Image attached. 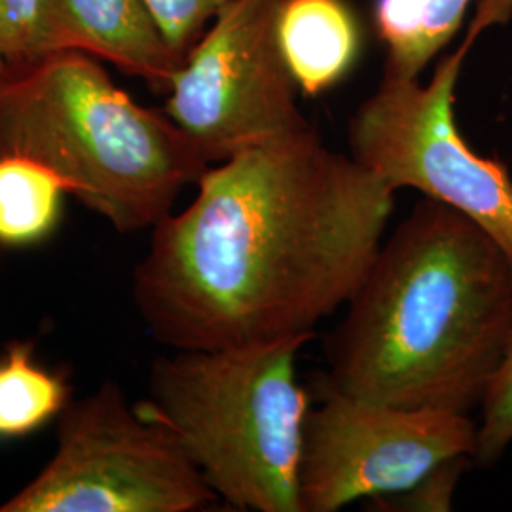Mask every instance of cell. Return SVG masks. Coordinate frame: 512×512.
<instances>
[{
  "label": "cell",
  "mask_w": 512,
  "mask_h": 512,
  "mask_svg": "<svg viewBox=\"0 0 512 512\" xmlns=\"http://www.w3.org/2000/svg\"><path fill=\"white\" fill-rule=\"evenodd\" d=\"M281 4H224L167 92L165 114L192 137L209 164L311 128L279 44Z\"/></svg>",
  "instance_id": "obj_7"
},
{
  "label": "cell",
  "mask_w": 512,
  "mask_h": 512,
  "mask_svg": "<svg viewBox=\"0 0 512 512\" xmlns=\"http://www.w3.org/2000/svg\"><path fill=\"white\" fill-rule=\"evenodd\" d=\"M304 420L298 469L302 512H336L357 499L401 494L437 463L475 456L469 414L374 403L317 385Z\"/></svg>",
  "instance_id": "obj_8"
},
{
  "label": "cell",
  "mask_w": 512,
  "mask_h": 512,
  "mask_svg": "<svg viewBox=\"0 0 512 512\" xmlns=\"http://www.w3.org/2000/svg\"><path fill=\"white\" fill-rule=\"evenodd\" d=\"M71 403L63 374L40 365L33 342L8 344L0 359V439L31 435Z\"/></svg>",
  "instance_id": "obj_13"
},
{
  "label": "cell",
  "mask_w": 512,
  "mask_h": 512,
  "mask_svg": "<svg viewBox=\"0 0 512 512\" xmlns=\"http://www.w3.org/2000/svg\"><path fill=\"white\" fill-rule=\"evenodd\" d=\"M69 52L92 55L167 93L184 65L164 37L147 0H52Z\"/></svg>",
  "instance_id": "obj_9"
},
{
  "label": "cell",
  "mask_w": 512,
  "mask_h": 512,
  "mask_svg": "<svg viewBox=\"0 0 512 512\" xmlns=\"http://www.w3.org/2000/svg\"><path fill=\"white\" fill-rule=\"evenodd\" d=\"M512 18V0H478L463 42L444 55L427 84L382 73L348 126L349 156L395 192L414 188L478 224L512 268V179L501 160L463 139L454 101L465 57L476 40Z\"/></svg>",
  "instance_id": "obj_5"
},
{
  "label": "cell",
  "mask_w": 512,
  "mask_h": 512,
  "mask_svg": "<svg viewBox=\"0 0 512 512\" xmlns=\"http://www.w3.org/2000/svg\"><path fill=\"white\" fill-rule=\"evenodd\" d=\"M4 154L50 167L120 234L152 230L211 165L179 124L133 101L82 52H57L0 76Z\"/></svg>",
  "instance_id": "obj_3"
},
{
  "label": "cell",
  "mask_w": 512,
  "mask_h": 512,
  "mask_svg": "<svg viewBox=\"0 0 512 512\" xmlns=\"http://www.w3.org/2000/svg\"><path fill=\"white\" fill-rule=\"evenodd\" d=\"M277 35L298 90L310 97L344 80L361 48L346 0H283Z\"/></svg>",
  "instance_id": "obj_10"
},
{
  "label": "cell",
  "mask_w": 512,
  "mask_h": 512,
  "mask_svg": "<svg viewBox=\"0 0 512 512\" xmlns=\"http://www.w3.org/2000/svg\"><path fill=\"white\" fill-rule=\"evenodd\" d=\"M475 465L473 456H452L437 463L429 473L401 494L378 495L370 503L374 511L448 512L452 511L459 480Z\"/></svg>",
  "instance_id": "obj_16"
},
{
  "label": "cell",
  "mask_w": 512,
  "mask_h": 512,
  "mask_svg": "<svg viewBox=\"0 0 512 512\" xmlns=\"http://www.w3.org/2000/svg\"><path fill=\"white\" fill-rule=\"evenodd\" d=\"M219 501L177 435L105 382L61 412L54 456L0 512H198Z\"/></svg>",
  "instance_id": "obj_6"
},
{
  "label": "cell",
  "mask_w": 512,
  "mask_h": 512,
  "mask_svg": "<svg viewBox=\"0 0 512 512\" xmlns=\"http://www.w3.org/2000/svg\"><path fill=\"white\" fill-rule=\"evenodd\" d=\"M393 207V188L313 128L243 150L152 228L135 306L173 351L315 336L363 283Z\"/></svg>",
  "instance_id": "obj_1"
},
{
  "label": "cell",
  "mask_w": 512,
  "mask_h": 512,
  "mask_svg": "<svg viewBox=\"0 0 512 512\" xmlns=\"http://www.w3.org/2000/svg\"><path fill=\"white\" fill-rule=\"evenodd\" d=\"M340 325L321 384L403 408L469 414L512 330L509 258L478 224L423 198L382 241Z\"/></svg>",
  "instance_id": "obj_2"
},
{
  "label": "cell",
  "mask_w": 512,
  "mask_h": 512,
  "mask_svg": "<svg viewBox=\"0 0 512 512\" xmlns=\"http://www.w3.org/2000/svg\"><path fill=\"white\" fill-rule=\"evenodd\" d=\"M480 408L473 459L478 467H492L512 444V330Z\"/></svg>",
  "instance_id": "obj_15"
},
{
  "label": "cell",
  "mask_w": 512,
  "mask_h": 512,
  "mask_svg": "<svg viewBox=\"0 0 512 512\" xmlns=\"http://www.w3.org/2000/svg\"><path fill=\"white\" fill-rule=\"evenodd\" d=\"M311 338L175 351L150 368L147 401L137 406L177 435L234 509L302 512L298 469L311 399L296 359Z\"/></svg>",
  "instance_id": "obj_4"
},
{
  "label": "cell",
  "mask_w": 512,
  "mask_h": 512,
  "mask_svg": "<svg viewBox=\"0 0 512 512\" xmlns=\"http://www.w3.org/2000/svg\"><path fill=\"white\" fill-rule=\"evenodd\" d=\"M471 0H376L374 23L387 46L384 73L420 78L459 31Z\"/></svg>",
  "instance_id": "obj_11"
},
{
  "label": "cell",
  "mask_w": 512,
  "mask_h": 512,
  "mask_svg": "<svg viewBox=\"0 0 512 512\" xmlns=\"http://www.w3.org/2000/svg\"><path fill=\"white\" fill-rule=\"evenodd\" d=\"M230 0H147L164 37L179 55H186L198 42L207 25Z\"/></svg>",
  "instance_id": "obj_17"
},
{
  "label": "cell",
  "mask_w": 512,
  "mask_h": 512,
  "mask_svg": "<svg viewBox=\"0 0 512 512\" xmlns=\"http://www.w3.org/2000/svg\"><path fill=\"white\" fill-rule=\"evenodd\" d=\"M65 194L50 167L27 156H0V247L25 249L50 238Z\"/></svg>",
  "instance_id": "obj_12"
},
{
  "label": "cell",
  "mask_w": 512,
  "mask_h": 512,
  "mask_svg": "<svg viewBox=\"0 0 512 512\" xmlns=\"http://www.w3.org/2000/svg\"><path fill=\"white\" fill-rule=\"evenodd\" d=\"M57 52L69 50L52 0H0V76Z\"/></svg>",
  "instance_id": "obj_14"
}]
</instances>
